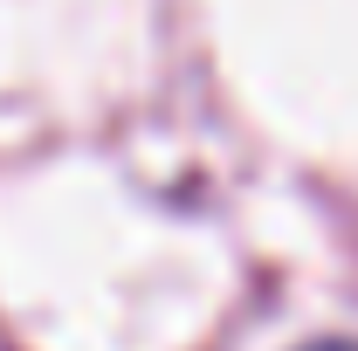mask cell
Wrapping results in <instances>:
<instances>
[{
	"mask_svg": "<svg viewBox=\"0 0 358 351\" xmlns=\"http://www.w3.org/2000/svg\"><path fill=\"white\" fill-rule=\"evenodd\" d=\"M310 351H358V345H310Z\"/></svg>",
	"mask_w": 358,
	"mask_h": 351,
	"instance_id": "1",
	"label": "cell"
}]
</instances>
